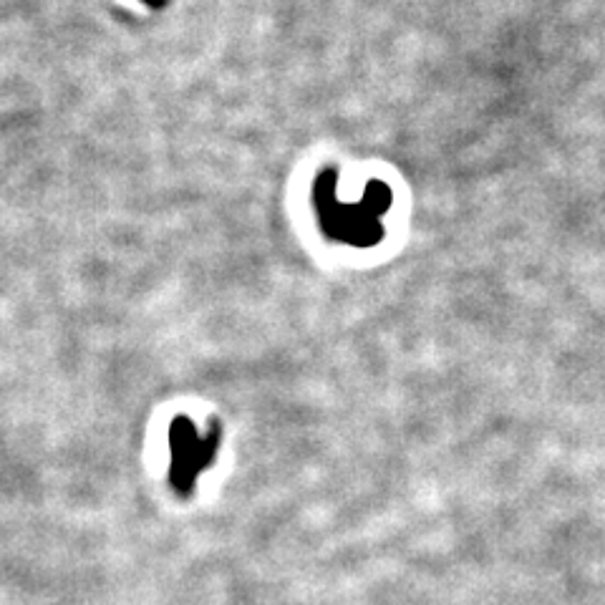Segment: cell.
<instances>
[{
    "mask_svg": "<svg viewBox=\"0 0 605 605\" xmlns=\"http://www.w3.org/2000/svg\"><path fill=\"white\" fill-rule=\"evenodd\" d=\"M391 192L381 182H371L358 205H343L333 195V174H326L318 182V207H321L323 225L333 237L351 245H374L384 235L379 217L389 210Z\"/></svg>",
    "mask_w": 605,
    "mask_h": 605,
    "instance_id": "1",
    "label": "cell"
},
{
    "mask_svg": "<svg viewBox=\"0 0 605 605\" xmlns=\"http://www.w3.org/2000/svg\"><path fill=\"white\" fill-rule=\"evenodd\" d=\"M169 444H172L169 482L179 497H187L195 490L197 477L215 459L217 447H220V427H212L210 434H200L187 416H179L169 429Z\"/></svg>",
    "mask_w": 605,
    "mask_h": 605,
    "instance_id": "2",
    "label": "cell"
}]
</instances>
